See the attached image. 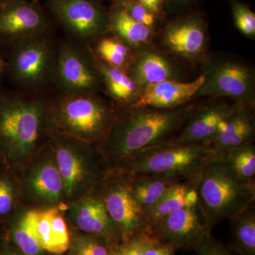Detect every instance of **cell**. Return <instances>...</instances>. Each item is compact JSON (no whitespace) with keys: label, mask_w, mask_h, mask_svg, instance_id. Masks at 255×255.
I'll use <instances>...</instances> for the list:
<instances>
[{"label":"cell","mask_w":255,"mask_h":255,"mask_svg":"<svg viewBox=\"0 0 255 255\" xmlns=\"http://www.w3.org/2000/svg\"><path fill=\"white\" fill-rule=\"evenodd\" d=\"M196 110L191 104L170 110L117 106L108 135L95 145L106 169L118 167L149 147L170 142Z\"/></svg>","instance_id":"1"},{"label":"cell","mask_w":255,"mask_h":255,"mask_svg":"<svg viewBox=\"0 0 255 255\" xmlns=\"http://www.w3.org/2000/svg\"><path fill=\"white\" fill-rule=\"evenodd\" d=\"M55 128L50 97L0 89V152L8 169L23 170L48 145Z\"/></svg>","instance_id":"2"},{"label":"cell","mask_w":255,"mask_h":255,"mask_svg":"<svg viewBox=\"0 0 255 255\" xmlns=\"http://www.w3.org/2000/svg\"><path fill=\"white\" fill-rule=\"evenodd\" d=\"M194 183L210 229L255 205V182L238 177L223 159L210 161Z\"/></svg>","instance_id":"3"},{"label":"cell","mask_w":255,"mask_h":255,"mask_svg":"<svg viewBox=\"0 0 255 255\" xmlns=\"http://www.w3.org/2000/svg\"><path fill=\"white\" fill-rule=\"evenodd\" d=\"M63 183L64 204L91 194L105 177V165L95 145L55 128L49 141Z\"/></svg>","instance_id":"4"},{"label":"cell","mask_w":255,"mask_h":255,"mask_svg":"<svg viewBox=\"0 0 255 255\" xmlns=\"http://www.w3.org/2000/svg\"><path fill=\"white\" fill-rule=\"evenodd\" d=\"M50 110L57 130L94 145L108 135L116 113V107L98 93H58L50 98Z\"/></svg>","instance_id":"5"},{"label":"cell","mask_w":255,"mask_h":255,"mask_svg":"<svg viewBox=\"0 0 255 255\" xmlns=\"http://www.w3.org/2000/svg\"><path fill=\"white\" fill-rule=\"evenodd\" d=\"M214 159L209 143L167 142L145 149L108 170L128 175L155 174L194 182L203 167Z\"/></svg>","instance_id":"6"},{"label":"cell","mask_w":255,"mask_h":255,"mask_svg":"<svg viewBox=\"0 0 255 255\" xmlns=\"http://www.w3.org/2000/svg\"><path fill=\"white\" fill-rule=\"evenodd\" d=\"M49 33L25 38L7 48V75L21 91L44 93L54 84L56 47Z\"/></svg>","instance_id":"7"},{"label":"cell","mask_w":255,"mask_h":255,"mask_svg":"<svg viewBox=\"0 0 255 255\" xmlns=\"http://www.w3.org/2000/svg\"><path fill=\"white\" fill-rule=\"evenodd\" d=\"M201 66L204 82L196 97L224 98L233 103L255 107V71L239 57L210 54Z\"/></svg>","instance_id":"8"},{"label":"cell","mask_w":255,"mask_h":255,"mask_svg":"<svg viewBox=\"0 0 255 255\" xmlns=\"http://www.w3.org/2000/svg\"><path fill=\"white\" fill-rule=\"evenodd\" d=\"M165 53L187 65H202L209 53V23L206 14L196 9L167 20L159 31Z\"/></svg>","instance_id":"9"},{"label":"cell","mask_w":255,"mask_h":255,"mask_svg":"<svg viewBox=\"0 0 255 255\" xmlns=\"http://www.w3.org/2000/svg\"><path fill=\"white\" fill-rule=\"evenodd\" d=\"M95 191L120 231L122 244L139 235L153 233L145 210L134 199L124 174L107 170Z\"/></svg>","instance_id":"10"},{"label":"cell","mask_w":255,"mask_h":255,"mask_svg":"<svg viewBox=\"0 0 255 255\" xmlns=\"http://www.w3.org/2000/svg\"><path fill=\"white\" fill-rule=\"evenodd\" d=\"M46 6L69 38L83 46L109 33V9L100 0H46Z\"/></svg>","instance_id":"11"},{"label":"cell","mask_w":255,"mask_h":255,"mask_svg":"<svg viewBox=\"0 0 255 255\" xmlns=\"http://www.w3.org/2000/svg\"><path fill=\"white\" fill-rule=\"evenodd\" d=\"M64 95L98 93L100 74L89 47L68 38L56 47L54 84Z\"/></svg>","instance_id":"12"},{"label":"cell","mask_w":255,"mask_h":255,"mask_svg":"<svg viewBox=\"0 0 255 255\" xmlns=\"http://www.w3.org/2000/svg\"><path fill=\"white\" fill-rule=\"evenodd\" d=\"M52 26L38 0H14L0 5V46L4 50L25 38L49 33Z\"/></svg>","instance_id":"13"},{"label":"cell","mask_w":255,"mask_h":255,"mask_svg":"<svg viewBox=\"0 0 255 255\" xmlns=\"http://www.w3.org/2000/svg\"><path fill=\"white\" fill-rule=\"evenodd\" d=\"M23 170L20 187L30 201L40 208L64 204L63 180L49 142Z\"/></svg>","instance_id":"14"},{"label":"cell","mask_w":255,"mask_h":255,"mask_svg":"<svg viewBox=\"0 0 255 255\" xmlns=\"http://www.w3.org/2000/svg\"><path fill=\"white\" fill-rule=\"evenodd\" d=\"M152 231L159 241L172 243L179 249L196 251L211 236L199 203L169 214Z\"/></svg>","instance_id":"15"},{"label":"cell","mask_w":255,"mask_h":255,"mask_svg":"<svg viewBox=\"0 0 255 255\" xmlns=\"http://www.w3.org/2000/svg\"><path fill=\"white\" fill-rule=\"evenodd\" d=\"M66 217L86 234L105 242L110 248L120 246L122 236L95 191L67 205Z\"/></svg>","instance_id":"16"},{"label":"cell","mask_w":255,"mask_h":255,"mask_svg":"<svg viewBox=\"0 0 255 255\" xmlns=\"http://www.w3.org/2000/svg\"><path fill=\"white\" fill-rule=\"evenodd\" d=\"M127 73L143 89L165 80H186V72L167 53L150 43L135 50Z\"/></svg>","instance_id":"17"},{"label":"cell","mask_w":255,"mask_h":255,"mask_svg":"<svg viewBox=\"0 0 255 255\" xmlns=\"http://www.w3.org/2000/svg\"><path fill=\"white\" fill-rule=\"evenodd\" d=\"M239 106L241 105L222 98L196 108L180 131L169 142L210 143L216 135L220 123Z\"/></svg>","instance_id":"18"},{"label":"cell","mask_w":255,"mask_h":255,"mask_svg":"<svg viewBox=\"0 0 255 255\" xmlns=\"http://www.w3.org/2000/svg\"><path fill=\"white\" fill-rule=\"evenodd\" d=\"M255 107L239 106L223 119L210 142L216 159H223L231 150L254 142Z\"/></svg>","instance_id":"19"},{"label":"cell","mask_w":255,"mask_h":255,"mask_svg":"<svg viewBox=\"0 0 255 255\" xmlns=\"http://www.w3.org/2000/svg\"><path fill=\"white\" fill-rule=\"evenodd\" d=\"M204 82L201 75L193 80H165L152 84L142 90L134 107H152L155 109L178 108L189 104Z\"/></svg>","instance_id":"20"},{"label":"cell","mask_w":255,"mask_h":255,"mask_svg":"<svg viewBox=\"0 0 255 255\" xmlns=\"http://www.w3.org/2000/svg\"><path fill=\"white\" fill-rule=\"evenodd\" d=\"M93 56L102 87L107 95L118 107L133 105L141 95L142 89L137 86L127 72Z\"/></svg>","instance_id":"21"},{"label":"cell","mask_w":255,"mask_h":255,"mask_svg":"<svg viewBox=\"0 0 255 255\" xmlns=\"http://www.w3.org/2000/svg\"><path fill=\"white\" fill-rule=\"evenodd\" d=\"M109 33L135 51L152 43L156 31L137 22L123 8L112 4L109 8Z\"/></svg>","instance_id":"22"},{"label":"cell","mask_w":255,"mask_h":255,"mask_svg":"<svg viewBox=\"0 0 255 255\" xmlns=\"http://www.w3.org/2000/svg\"><path fill=\"white\" fill-rule=\"evenodd\" d=\"M124 175L134 199L144 209L153 205L169 188L181 181H184L178 178L155 174Z\"/></svg>","instance_id":"23"},{"label":"cell","mask_w":255,"mask_h":255,"mask_svg":"<svg viewBox=\"0 0 255 255\" xmlns=\"http://www.w3.org/2000/svg\"><path fill=\"white\" fill-rule=\"evenodd\" d=\"M10 229L13 241L25 255H38L43 251L36 231V209L13 212Z\"/></svg>","instance_id":"24"},{"label":"cell","mask_w":255,"mask_h":255,"mask_svg":"<svg viewBox=\"0 0 255 255\" xmlns=\"http://www.w3.org/2000/svg\"><path fill=\"white\" fill-rule=\"evenodd\" d=\"M92 54L105 63L128 72L135 51L110 33H107L90 47Z\"/></svg>","instance_id":"25"},{"label":"cell","mask_w":255,"mask_h":255,"mask_svg":"<svg viewBox=\"0 0 255 255\" xmlns=\"http://www.w3.org/2000/svg\"><path fill=\"white\" fill-rule=\"evenodd\" d=\"M192 182L189 180L177 183L169 188L153 205L145 209L146 218L152 229L169 214L185 207L186 193Z\"/></svg>","instance_id":"26"},{"label":"cell","mask_w":255,"mask_h":255,"mask_svg":"<svg viewBox=\"0 0 255 255\" xmlns=\"http://www.w3.org/2000/svg\"><path fill=\"white\" fill-rule=\"evenodd\" d=\"M233 247L241 255H255V207L251 206L230 219Z\"/></svg>","instance_id":"27"},{"label":"cell","mask_w":255,"mask_h":255,"mask_svg":"<svg viewBox=\"0 0 255 255\" xmlns=\"http://www.w3.org/2000/svg\"><path fill=\"white\" fill-rule=\"evenodd\" d=\"M223 159L238 177L246 180L255 179V145L253 142L231 150Z\"/></svg>","instance_id":"28"},{"label":"cell","mask_w":255,"mask_h":255,"mask_svg":"<svg viewBox=\"0 0 255 255\" xmlns=\"http://www.w3.org/2000/svg\"><path fill=\"white\" fill-rule=\"evenodd\" d=\"M231 7L235 26L247 38L255 37V14L249 5L241 0H226Z\"/></svg>","instance_id":"29"},{"label":"cell","mask_w":255,"mask_h":255,"mask_svg":"<svg viewBox=\"0 0 255 255\" xmlns=\"http://www.w3.org/2000/svg\"><path fill=\"white\" fill-rule=\"evenodd\" d=\"M60 205L55 210L51 220V248L50 253L60 255L68 251L70 238Z\"/></svg>","instance_id":"30"},{"label":"cell","mask_w":255,"mask_h":255,"mask_svg":"<svg viewBox=\"0 0 255 255\" xmlns=\"http://www.w3.org/2000/svg\"><path fill=\"white\" fill-rule=\"evenodd\" d=\"M14 177L7 172H0V218L9 217L16 207L17 189Z\"/></svg>","instance_id":"31"},{"label":"cell","mask_w":255,"mask_h":255,"mask_svg":"<svg viewBox=\"0 0 255 255\" xmlns=\"http://www.w3.org/2000/svg\"><path fill=\"white\" fill-rule=\"evenodd\" d=\"M70 248L72 255H111L112 249L102 240L89 234L74 238Z\"/></svg>","instance_id":"32"},{"label":"cell","mask_w":255,"mask_h":255,"mask_svg":"<svg viewBox=\"0 0 255 255\" xmlns=\"http://www.w3.org/2000/svg\"><path fill=\"white\" fill-rule=\"evenodd\" d=\"M112 4L118 5L123 8L134 20L155 31L162 21L136 0H112Z\"/></svg>","instance_id":"33"},{"label":"cell","mask_w":255,"mask_h":255,"mask_svg":"<svg viewBox=\"0 0 255 255\" xmlns=\"http://www.w3.org/2000/svg\"><path fill=\"white\" fill-rule=\"evenodd\" d=\"M159 241L154 233H145L121 244L119 249L122 255H145L147 250Z\"/></svg>","instance_id":"34"},{"label":"cell","mask_w":255,"mask_h":255,"mask_svg":"<svg viewBox=\"0 0 255 255\" xmlns=\"http://www.w3.org/2000/svg\"><path fill=\"white\" fill-rule=\"evenodd\" d=\"M203 0H167L164 5V13L166 16L171 14L172 16L184 14L193 10L197 9L198 5L201 4Z\"/></svg>","instance_id":"35"},{"label":"cell","mask_w":255,"mask_h":255,"mask_svg":"<svg viewBox=\"0 0 255 255\" xmlns=\"http://www.w3.org/2000/svg\"><path fill=\"white\" fill-rule=\"evenodd\" d=\"M199 255H233L211 236L197 251Z\"/></svg>","instance_id":"36"},{"label":"cell","mask_w":255,"mask_h":255,"mask_svg":"<svg viewBox=\"0 0 255 255\" xmlns=\"http://www.w3.org/2000/svg\"><path fill=\"white\" fill-rule=\"evenodd\" d=\"M179 248L169 242L159 241L146 252L145 255H174Z\"/></svg>","instance_id":"37"},{"label":"cell","mask_w":255,"mask_h":255,"mask_svg":"<svg viewBox=\"0 0 255 255\" xmlns=\"http://www.w3.org/2000/svg\"><path fill=\"white\" fill-rule=\"evenodd\" d=\"M136 1L145 6L162 21H164L166 17V14L164 13V5L167 0H136Z\"/></svg>","instance_id":"38"},{"label":"cell","mask_w":255,"mask_h":255,"mask_svg":"<svg viewBox=\"0 0 255 255\" xmlns=\"http://www.w3.org/2000/svg\"><path fill=\"white\" fill-rule=\"evenodd\" d=\"M4 48L0 46V82L7 75L8 61Z\"/></svg>","instance_id":"39"},{"label":"cell","mask_w":255,"mask_h":255,"mask_svg":"<svg viewBox=\"0 0 255 255\" xmlns=\"http://www.w3.org/2000/svg\"><path fill=\"white\" fill-rule=\"evenodd\" d=\"M111 255H122L120 251H119V246L112 248V252H111Z\"/></svg>","instance_id":"40"},{"label":"cell","mask_w":255,"mask_h":255,"mask_svg":"<svg viewBox=\"0 0 255 255\" xmlns=\"http://www.w3.org/2000/svg\"><path fill=\"white\" fill-rule=\"evenodd\" d=\"M2 255H18L17 253H14V252H12L11 251H8L6 252H5L4 254Z\"/></svg>","instance_id":"41"},{"label":"cell","mask_w":255,"mask_h":255,"mask_svg":"<svg viewBox=\"0 0 255 255\" xmlns=\"http://www.w3.org/2000/svg\"><path fill=\"white\" fill-rule=\"evenodd\" d=\"M12 1H14V0H0V5L6 4Z\"/></svg>","instance_id":"42"},{"label":"cell","mask_w":255,"mask_h":255,"mask_svg":"<svg viewBox=\"0 0 255 255\" xmlns=\"http://www.w3.org/2000/svg\"><path fill=\"white\" fill-rule=\"evenodd\" d=\"M1 162H3L2 155H1V152H0V167H1Z\"/></svg>","instance_id":"43"}]
</instances>
